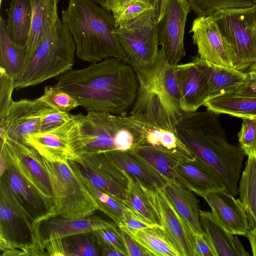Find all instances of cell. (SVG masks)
Segmentation results:
<instances>
[{
  "instance_id": "f546056e",
  "label": "cell",
  "mask_w": 256,
  "mask_h": 256,
  "mask_svg": "<svg viewBox=\"0 0 256 256\" xmlns=\"http://www.w3.org/2000/svg\"><path fill=\"white\" fill-rule=\"evenodd\" d=\"M124 202L128 208L145 222L162 227L160 214L154 198L153 190L146 188L138 180L130 176L128 189Z\"/></svg>"
},
{
  "instance_id": "ba28073f",
  "label": "cell",
  "mask_w": 256,
  "mask_h": 256,
  "mask_svg": "<svg viewBox=\"0 0 256 256\" xmlns=\"http://www.w3.org/2000/svg\"><path fill=\"white\" fill-rule=\"evenodd\" d=\"M49 178L56 216L75 218L92 215L98 206L68 162L42 158Z\"/></svg>"
},
{
  "instance_id": "8992f818",
  "label": "cell",
  "mask_w": 256,
  "mask_h": 256,
  "mask_svg": "<svg viewBox=\"0 0 256 256\" xmlns=\"http://www.w3.org/2000/svg\"><path fill=\"white\" fill-rule=\"evenodd\" d=\"M154 8L115 28L114 33L122 50L124 60L134 68L140 86L152 88L158 58L157 23Z\"/></svg>"
},
{
  "instance_id": "b9f144b4",
  "label": "cell",
  "mask_w": 256,
  "mask_h": 256,
  "mask_svg": "<svg viewBox=\"0 0 256 256\" xmlns=\"http://www.w3.org/2000/svg\"><path fill=\"white\" fill-rule=\"evenodd\" d=\"M238 133L239 146L246 156H256V116L242 118Z\"/></svg>"
},
{
  "instance_id": "d6986e66",
  "label": "cell",
  "mask_w": 256,
  "mask_h": 256,
  "mask_svg": "<svg viewBox=\"0 0 256 256\" xmlns=\"http://www.w3.org/2000/svg\"><path fill=\"white\" fill-rule=\"evenodd\" d=\"M176 72L183 112L196 111L210 98L208 82L196 64H178Z\"/></svg>"
},
{
  "instance_id": "4dcf8cb0",
  "label": "cell",
  "mask_w": 256,
  "mask_h": 256,
  "mask_svg": "<svg viewBox=\"0 0 256 256\" xmlns=\"http://www.w3.org/2000/svg\"><path fill=\"white\" fill-rule=\"evenodd\" d=\"M6 32L17 44L26 46L30 34L32 15L30 0H11L6 10Z\"/></svg>"
},
{
  "instance_id": "4fadbf2b",
  "label": "cell",
  "mask_w": 256,
  "mask_h": 256,
  "mask_svg": "<svg viewBox=\"0 0 256 256\" xmlns=\"http://www.w3.org/2000/svg\"><path fill=\"white\" fill-rule=\"evenodd\" d=\"M190 12L185 0H168L164 14L157 23L158 44L170 64H178L186 55L184 36L187 16Z\"/></svg>"
},
{
  "instance_id": "f35d334b",
  "label": "cell",
  "mask_w": 256,
  "mask_h": 256,
  "mask_svg": "<svg viewBox=\"0 0 256 256\" xmlns=\"http://www.w3.org/2000/svg\"><path fill=\"white\" fill-rule=\"evenodd\" d=\"M198 16H210L222 9L246 8L255 4L253 0H185Z\"/></svg>"
},
{
  "instance_id": "c3c4849f",
  "label": "cell",
  "mask_w": 256,
  "mask_h": 256,
  "mask_svg": "<svg viewBox=\"0 0 256 256\" xmlns=\"http://www.w3.org/2000/svg\"><path fill=\"white\" fill-rule=\"evenodd\" d=\"M246 74V78L244 82L234 93L256 98V68Z\"/></svg>"
},
{
  "instance_id": "836d02e7",
  "label": "cell",
  "mask_w": 256,
  "mask_h": 256,
  "mask_svg": "<svg viewBox=\"0 0 256 256\" xmlns=\"http://www.w3.org/2000/svg\"><path fill=\"white\" fill-rule=\"evenodd\" d=\"M251 228L256 226V156L249 155L238 187Z\"/></svg>"
},
{
  "instance_id": "e0dca14e",
  "label": "cell",
  "mask_w": 256,
  "mask_h": 256,
  "mask_svg": "<svg viewBox=\"0 0 256 256\" xmlns=\"http://www.w3.org/2000/svg\"><path fill=\"white\" fill-rule=\"evenodd\" d=\"M50 108L39 100H21L14 101L4 122L6 136L14 140L24 142V138L39 132L42 117Z\"/></svg>"
},
{
  "instance_id": "6da1fadb",
  "label": "cell",
  "mask_w": 256,
  "mask_h": 256,
  "mask_svg": "<svg viewBox=\"0 0 256 256\" xmlns=\"http://www.w3.org/2000/svg\"><path fill=\"white\" fill-rule=\"evenodd\" d=\"M56 86L69 93L88 112L123 115L132 106L140 84L124 59L110 58L60 76Z\"/></svg>"
},
{
  "instance_id": "83f0119b",
  "label": "cell",
  "mask_w": 256,
  "mask_h": 256,
  "mask_svg": "<svg viewBox=\"0 0 256 256\" xmlns=\"http://www.w3.org/2000/svg\"><path fill=\"white\" fill-rule=\"evenodd\" d=\"M168 64L162 51L159 50L154 80L150 90L156 92L178 119L183 112L180 105V96L176 66Z\"/></svg>"
},
{
  "instance_id": "5b68a950",
  "label": "cell",
  "mask_w": 256,
  "mask_h": 256,
  "mask_svg": "<svg viewBox=\"0 0 256 256\" xmlns=\"http://www.w3.org/2000/svg\"><path fill=\"white\" fill-rule=\"evenodd\" d=\"M0 248L4 256H48L40 232L0 178Z\"/></svg>"
},
{
  "instance_id": "3957f363",
  "label": "cell",
  "mask_w": 256,
  "mask_h": 256,
  "mask_svg": "<svg viewBox=\"0 0 256 256\" xmlns=\"http://www.w3.org/2000/svg\"><path fill=\"white\" fill-rule=\"evenodd\" d=\"M62 21L73 37L78 58L92 63L110 58L124 60L110 11L92 0H69Z\"/></svg>"
},
{
  "instance_id": "44dd1931",
  "label": "cell",
  "mask_w": 256,
  "mask_h": 256,
  "mask_svg": "<svg viewBox=\"0 0 256 256\" xmlns=\"http://www.w3.org/2000/svg\"><path fill=\"white\" fill-rule=\"evenodd\" d=\"M123 116L136 138L137 145L151 146L175 154L182 159L194 158L180 141L176 132L150 125L130 115Z\"/></svg>"
},
{
  "instance_id": "484cf974",
  "label": "cell",
  "mask_w": 256,
  "mask_h": 256,
  "mask_svg": "<svg viewBox=\"0 0 256 256\" xmlns=\"http://www.w3.org/2000/svg\"><path fill=\"white\" fill-rule=\"evenodd\" d=\"M192 60L202 72L208 82L210 91L209 98L235 92L246 80L245 72L234 68H228L210 64L201 59L198 56H194Z\"/></svg>"
},
{
  "instance_id": "680465c9",
  "label": "cell",
  "mask_w": 256,
  "mask_h": 256,
  "mask_svg": "<svg viewBox=\"0 0 256 256\" xmlns=\"http://www.w3.org/2000/svg\"><path fill=\"white\" fill-rule=\"evenodd\" d=\"M255 4H256V0H253Z\"/></svg>"
},
{
  "instance_id": "7bdbcfd3",
  "label": "cell",
  "mask_w": 256,
  "mask_h": 256,
  "mask_svg": "<svg viewBox=\"0 0 256 256\" xmlns=\"http://www.w3.org/2000/svg\"><path fill=\"white\" fill-rule=\"evenodd\" d=\"M15 88V78L0 68V122L4 120L13 100L12 94Z\"/></svg>"
},
{
  "instance_id": "7dc6e473",
  "label": "cell",
  "mask_w": 256,
  "mask_h": 256,
  "mask_svg": "<svg viewBox=\"0 0 256 256\" xmlns=\"http://www.w3.org/2000/svg\"><path fill=\"white\" fill-rule=\"evenodd\" d=\"M194 256H217L212 244L206 234H194Z\"/></svg>"
},
{
  "instance_id": "60d3db41",
  "label": "cell",
  "mask_w": 256,
  "mask_h": 256,
  "mask_svg": "<svg viewBox=\"0 0 256 256\" xmlns=\"http://www.w3.org/2000/svg\"><path fill=\"white\" fill-rule=\"evenodd\" d=\"M100 248L116 249L124 256H128L120 230L118 226L98 229L94 232Z\"/></svg>"
},
{
  "instance_id": "74e56055",
  "label": "cell",
  "mask_w": 256,
  "mask_h": 256,
  "mask_svg": "<svg viewBox=\"0 0 256 256\" xmlns=\"http://www.w3.org/2000/svg\"><path fill=\"white\" fill-rule=\"evenodd\" d=\"M62 239L66 256H101L94 232L71 235Z\"/></svg>"
},
{
  "instance_id": "cb8c5ba5",
  "label": "cell",
  "mask_w": 256,
  "mask_h": 256,
  "mask_svg": "<svg viewBox=\"0 0 256 256\" xmlns=\"http://www.w3.org/2000/svg\"><path fill=\"white\" fill-rule=\"evenodd\" d=\"M30 0L32 15L26 46V65L40 44L55 28L59 19L58 14L59 0Z\"/></svg>"
},
{
  "instance_id": "ac0fdd59",
  "label": "cell",
  "mask_w": 256,
  "mask_h": 256,
  "mask_svg": "<svg viewBox=\"0 0 256 256\" xmlns=\"http://www.w3.org/2000/svg\"><path fill=\"white\" fill-rule=\"evenodd\" d=\"M204 198L214 216L228 232L246 236L250 227L246 210L240 199L226 190L211 192Z\"/></svg>"
},
{
  "instance_id": "db71d44e",
  "label": "cell",
  "mask_w": 256,
  "mask_h": 256,
  "mask_svg": "<svg viewBox=\"0 0 256 256\" xmlns=\"http://www.w3.org/2000/svg\"><path fill=\"white\" fill-rule=\"evenodd\" d=\"M246 237L250 242L252 255L256 256V226L250 228Z\"/></svg>"
},
{
  "instance_id": "ffe728a7",
  "label": "cell",
  "mask_w": 256,
  "mask_h": 256,
  "mask_svg": "<svg viewBox=\"0 0 256 256\" xmlns=\"http://www.w3.org/2000/svg\"><path fill=\"white\" fill-rule=\"evenodd\" d=\"M176 172L179 183L200 196L220 190H226L218 172L210 166L198 160H180Z\"/></svg>"
},
{
  "instance_id": "ee69618b",
  "label": "cell",
  "mask_w": 256,
  "mask_h": 256,
  "mask_svg": "<svg viewBox=\"0 0 256 256\" xmlns=\"http://www.w3.org/2000/svg\"><path fill=\"white\" fill-rule=\"evenodd\" d=\"M71 114L48 108L46 111L40 124V132L48 131L58 128L71 119Z\"/></svg>"
},
{
  "instance_id": "7c38bea8",
  "label": "cell",
  "mask_w": 256,
  "mask_h": 256,
  "mask_svg": "<svg viewBox=\"0 0 256 256\" xmlns=\"http://www.w3.org/2000/svg\"><path fill=\"white\" fill-rule=\"evenodd\" d=\"M190 32L196 46L198 56L214 65L234 68L235 54L218 24L211 16H198Z\"/></svg>"
},
{
  "instance_id": "681fc988",
  "label": "cell",
  "mask_w": 256,
  "mask_h": 256,
  "mask_svg": "<svg viewBox=\"0 0 256 256\" xmlns=\"http://www.w3.org/2000/svg\"><path fill=\"white\" fill-rule=\"evenodd\" d=\"M119 226H123L133 230H140L154 226L144 222L126 207L124 212L121 224Z\"/></svg>"
},
{
  "instance_id": "5bb4252c",
  "label": "cell",
  "mask_w": 256,
  "mask_h": 256,
  "mask_svg": "<svg viewBox=\"0 0 256 256\" xmlns=\"http://www.w3.org/2000/svg\"><path fill=\"white\" fill-rule=\"evenodd\" d=\"M2 166L0 178L8 185L12 192L34 224L56 217L52 203L38 191L0 154Z\"/></svg>"
},
{
  "instance_id": "d590c367",
  "label": "cell",
  "mask_w": 256,
  "mask_h": 256,
  "mask_svg": "<svg viewBox=\"0 0 256 256\" xmlns=\"http://www.w3.org/2000/svg\"><path fill=\"white\" fill-rule=\"evenodd\" d=\"M131 150L148 162L168 181L178 182L176 168L181 158L149 146L136 145Z\"/></svg>"
},
{
  "instance_id": "f907efd6",
  "label": "cell",
  "mask_w": 256,
  "mask_h": 256,
  "mask_svg": "<svg viewBox=\"0 0 256 256\" xmlns=\"http://www.w3.org/2000/svg\"><path fill=\"white\" fill-rule=\"evenodd\" d=\"M45 248L48 256H66L62 238H58L48 241L45 244Z\"/></svg>"
},
{
  "instance_id": "bcb514c9",
  "label": "cell",
  "mask_w": 256,
  "mask_h": 256,
  "mask_svg": "<svg viewBox=\"0 0 256 256\" xmlns=\"http://www.w3.org/2000/svg\"><path fill=\"white\" fill-rule=\"evenodd\" d=\"M128 256H154L139 242L132 238L121 226H118Z\"/></svg>"
},
{
  "instance_id": "7a4b0ae2",
  "label": "cell",
  "mask_w": 256,
  "mask_h": 256,
  "mask_svg": "<svg viewBox=\"0 0 256 256\" xmlns=\"http://www.w3.org/2000/svg\"><path fill=\"white\" fill-rule=\"evenodd\" d=\"M176 130L192 154L214 168L221 176L226 190L236 196L246 154L240 146L227 141L218 114L208 109L182 112Z\"/></svg>"
},
{
  "instance_id": "6f0895ef",
  "label": "cell",
  "mask_w": 256,
  "mask_h": 256,
  "mask_svg": "<svg viewBox=\"0 0 256 256\" xmlns=\"http://www.w3.org/2000/svg\"><path fill=\"white\" fill-rule=\"evenodd\" d=\"M96 4H98L102 7L106 9L107 0H92Z\"/></svg>"
},
{
  "instance_id": "d4e9b609",
  "label": "cell",
  "mask_w": 256,
  "mask_h": 256,
  "mask_svg": "<svg viewBox=\"0 0 256 256\" xmlns=\"http://www.w3.org/2000/svg\"><path fill=\"white\" fill-rule=\"evenodd\" d=\"M112 160L130 176L138 180L150 190L164 188L168 180L131 150L105 151Z\"/></svg>"
},
{
  "instance_id": "f5cc1de1",
  "label": "cell",
  "mask_w": 256,
  "mask_h": 256,
  "mask_svg": "<svg viewBox=\"0 0 256 256\" xmlns=\"http://www.w3.org/2000/svg\"><path fill=\"white\" fill-rule=\"evenodd\" d=\"M168 0H157L156 4L154 9V18L158 23L163 17L166 12Z\"/></svg>"
},
{
  "instance_id": "11a10c76",
  "label": "cell",
  "mask_w": 256,
  "mask_h": 256,
  "mask_svg": "<svg viewBox=\"0 0 256 256\" xmlns=\"http://www.w3.org/2000/svg\"><path fill=\"white\" fill-rule=\"evenodd\" d=\"M101 256H122V254L114 248L102 246L100 247Z\"/></svg>"
},
{
  "instance_id": "9f6ffc18",
  "label": "cell",
  "mask_w": 256,
  "mask_h": 256,
  "mask_svg": "<svg viewBox=\"0 0 256 256\" xmlns=\"http://www.w3.org/2000/svg\"><path fill=\"white\" fill-rule=\"evenodd\" d=\"M142 1L150 6L154 9L155 8L157 0H138Z\"/></svg>"
},
{
  "instance_id": "f1b7e54d",
  "label": "cell",
  "mask_w": 256,
  "mask_h": 256,
  "mask_svg": "<svg viewBox=\"0 0 256 256\" xmlns=\"http://www.w3.org/2000/svg\"><path fill=\"white\" fill-rule=\"evenodd\" d=\"M200 220L204 232L211 241L217 256H249L236 235L228 232L210 212L200 210Z\"/></svg>"
},
{
  "instance_id": "7402d4cb",
  "label": "cell",
  "mask_w": 256,
  "mask_h": 256,
  "mask_svg": "<svg viewBox=\"0 0 256 256\" xmlns=\"http://www.w3.org/2000/svg\"><path fill=\"white\" fill-rule=\"evenodd\" d=\"M129 115L150 125L176 132L178 118L154 90L140 86Z\"/></svg>"
},
{
  "instance_id": "30bf717a",
  "label": "cell",
  "mask_w": 256,
  "mask_h": 256,
  "mask_svg": "<svg viewBox=\"0 0 256 256\" xmlns=\"http://www.w3.org/2000/svg\"><path fill=\"white\" fill-rule=\"evenodd\" d=\"M80 161H72L94 187L124 200L130 176L118 166L105 151L78 154Z\"/></svg>"
},
{
  "instance_id": "91938a15",
  "label": "cell",
  "mask_w": 256,
  "mask_h": 256,
  "mask_svg": "<svg viewBox=\"0 0 256 256\" xmlns=\"http://www.w3.org/2000/svg\"><path fill=\"white\" fill-rule=\"evenodd\" d=\"M0 4H1L2 0H0Z\"/></svg>"
},
{
  "instance_id": "8d00e7d4",
  "label": "cell",
  "mask_w": 256,
  "mask_h": 256,
  "mask_svg": "<svg viewBox=\"0 0 256 256\" xmlns=\"http://www.w3.org/2000/svg\"><path fill=\"white\" fill-rule=\"evenodd\" d=\"M69 162L95 200L98 210L110 218L118 226L120 225L126 209L124 201L93 186L82 174L72 161H69Z\"/></svg>"
},
{
  "instance_id": "9c48e42d",
  "label": "cell",
  "mask_w": 256,
  "mask_h": 256,
  "mask_svg": "<svg viewBox=\"0 0 256 256\" xmlns=\"http://www.w3.org/2000/svg\"><path fill=\"white\" fill-rule=\"evenodd\" d=\"M210 16L234 50V68L245 73L256 68V4L220 10Z\"/></svg>"
},
{
  "instance_id": "d6a6232c",
  "label": "cell",
  "mask_w": 256,
  "mask_h": 256,
  "mask_svg": "<svg viewBox=\"0 0 256 256\" xmlns=\"http://www.w3.org/2000/svg\"><path fill=\"white\" fill-rule=\"evenodd\" d=\"M6 20L0 18V68L15 79L22 74L26 65V46H19L9 37Z\"/></svg>"
},
{
  "instance_id": "603a6c76",
  "label": "cell",
  "mask_w": 256,
  "mask_h": 256,
  "mask_svg": "<svg viewBox=\"0 0 256 256\" xmlns=\"http://www.w3.org/2000/svg\"><path fill=\"white\" fill-rule=\"evenodd\" d=\"M114 226L118 225L114 221L106 220L92 215L75 218L56 216L42 222L40 231L45 245L54 239Z\"/></svg>"
},
{
  "instance_id": "4316f807",
  "label": "cell",
  "mask_w": 256,
  "mask_h": 256,
  "mask_svg": "<svg viewBox=\"0 0 256 256\" xmlns=\"http://www.w3.org/2000/svg\"><path fill=\"white\" fill-rule=\"evenodd\" d=\"M162 188L177 212L192 230L194 234L203 233L198 200L192 191L174 181L167 182Z\"/></svg>"
},
{
  "instance_id": "2e32d148",
  "label": "cell",
  "mask_w": 256,
  "mask_h": 256,
  "mask_svg": "<svg viewBox=\"0 0 256 256\" xmlns=\"http://www.w3.org/2000/svg\"><path fill=\"white\" fill-rule=\"evenodd\" d=\"M164 233L179 256H194V234L177 212L163 188L153 191Z\"/></svg>"
},
{
  "instance_id": "ab89813d",
  "label": "cell",
  "mask_w": 256,
  "mask_h": 256,
  "mask_svg": "<svg viewBox=\"0 0 256 256\" xmlns=\"http://www.w3.org/2000/svg\"><path fill=\"white\" fill-rule=\"evenodd\" d=\"M38 98L50 108L66 113L80 106L73 96L55 85L46 86Z\"/></svg>"
},
{
  "instance_id": "e575fe53",
  "label": "cell",
  "mask_w": 256,
  "mask_h": 256,
  "mask_svg": "<svg viewBox=\"0 0 256 256\" xmlns=\"http://www.w3.org/2000/svg\"><path fill=\"white\" fill-rule=\"evenodd\" d=\"M121 226L153 256H179L162 227L154 226L140 230H133Z\"/></svg>"
},
{
  "instance_id": "9a60e30c",
  "label": "cell",
  "mask_w": 256,
  "mask_h": 256,
  "mask_svg": "<svg viewBox=\"0 0 256 256\" xmlns=\"http://www.w3.org/2000/svg\"><path fill=\"white\" fill-rule=\"evenodd\" d=\"M71 119L64 124L52 130L37 132L26 136L24 142L34 148L42 158L54 162H78L79 156L74 151L72 134L74 120Z\"/></svg>"
},
{
  "instance_id": "f6af8a7d",
  "label": "cell",
  "mask_w": 256,
  "mask_h": 256,
  "mask_svg": "<svg viewBox=\"0 0 256 256\" xmlns=\"http://www.w3.org/2000/svg\"><path fill=\"white\" fill-rule=\"evenodd\" d=\"M152 8H153L142 1L138 0L134 2L128 6L120 14L114 18L116 28L138 18Z\"/></svg>"
},
{
  "instance_id": "1f68e13d",
  "label": "cell",
  "mask_w": 256,
  "mask_h": 256,
  "mask_svg": "<svg viewBox=\"0 0 256 256\" xmlns=\"http://www.w3.org/2000/svg\"><path fill=\"white\" fill-rule=\"evenodd\" d=\"M204 106L218 114H225L242 118L256 116V97L229 93L211 98Z\"/></svg>"
},
{
  "instance_id": "277c9868",
  "label": "cell",
  "mask_w": 256,
  "mask_h": 256,
  "mask_svg": "<svg viewBox=\"0 0 256 256\" xmlns=\"http://www.w3.org/2000/svg\"><path fill=\"white\" fill-rule=\"evenodd\" d=\"M72 134L74 150L78 155L117 150L126 151L137 145V139L123 115L88 112L73 115Z\"/></svg>"
},
{
  "instance_id": "8fae6325",
  "label": "cell",
  "mask_w": 256,
  "mask_h": 256,
  "mask_svg": "<svg viewBox=\"0 0 256 256\" xmlns=\"http://www.w3.org/2000/svg\"><path fill=\"white\" fill-rule=\"evenodd\" d=\"M1 152L6 160L48 201L53 204L49 178L42 158L34 148L7 136L0 142ZM54 205V204H53Z\"/></svg>"
},
{
  "instance_id": "52a82bcc",
  "label": "cell",
  "mask_w": 256,
  "mask_h": 256,
  "mask_svg": "<svg viewBox=\"0 0 256 256\" xmlns=\"http://www.w3.org/2000/svg\"><path fill=\"white\" fill-rule=\"evenodd\" d=\"M76 44L62 20L40 44L22 74L15 79L16 90L40 84L71 70L74 64Z\"/></svg>"
},
{
  "instance_id": "816d5d0a",
  "label": "cell",
  "mask_w": 256,
  "mask_h": 256,
  "mask_svg": "<svg viewBox=\"0 0 256 256\" xmlns=\"http://www.w3.org/2000/svg\"><path fill=\"white\" fill-rule=\"evenodd\" d=\"M136 0H107L106 8L112 12L115 18L128 6Z\"/></svg>"
}]
</instances>
